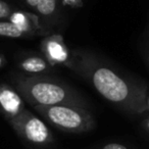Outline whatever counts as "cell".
<instances>
[{"instance_id":"16","label":"cell","mask_w":149,"mask_h":149,"mask_svg":"<svg viewBox=\"0 0 149 149\" xmlns=\"http://www.w3.org/2000/svg\"><path fill=\"white\" fill-rule=\"evenodd\" d=\"M146 111L149 112V88H148V91H147V95H146Z\"/></svg>"},{"instance_id":"8","label":"cell","mask_w":149,"mask_h":149,"mask_svg":"<svg viewBox=\"0 0 149 149\" xmlns=\"http://www.w3.org/2000/svg\"><path fill=\"white\" fill-rule=\"evenodd\" d=\"M17 68L28 74H43L52 70L53 66L43 55H28L17 62Z\"/></svg>"},{"instance_id":"13","label":"cell","mask_w":149,"mask_h":149,"mask_svg":"<svg viewBox=\"0 0 149 149\" xmlns=\"http://www.w3.org/2000/svg\"><path fill=\"white\" fill-rule=\"evenodd\" d=\"M141 126H142V128L144 129L145 132L149 134V116H146V118L142 120V123H141Z\"/></svg>"},{"instance_id":"9","label":"cell","mask_w":149,"mask_h":149,"mask_svg":"<svg viewBox=\"0 0 149 149\" xmlns=\"http://www.w3.org/2000/svg\"><path fill=\"white\" fill-rule=\"evenodd\" d=\"M0 37L6 38H29V35L22 31L10 21H0Z\"/></svg>"},{"instance_id":"10","label":"cell","mask_w":149,"mask_h":149,"mask_svg":"<svg viewBox=\"0 0 149 149\" xmlns=\"http://www.w3.org/2000/svg\"><path fill=\"white\" fill-rule=\"evenodd\" d=\"M35 9L41 17L50 19L57 10V0H40Z\"/></svg>"},{"instance_id":"11","label":"cell","mask_w":149,"mask_h":149,"mask_svg":"<svg viewBox=\"0 0 149 149\" xmlns=\"http://www.w3.org/2000/svg\"><path fill=\"white\" fill-rule=\"evenodd\" d=\"M13 11L15 10L10 4L5 2L4 0H0V19H8Z\"/></svg>"},{"instance_id":"17","label":"cell","mask_w":149,"mask_h":149,"mask_svg":"<svg viewBox=\"0 0 149 149\" xmlns=\"http://www.w3.org/2000/svg\"><path fill=\"white\" fill-rule=\"evenodd\" d=\"M147 60H148V64H149V34H148V39H147Z\"/></svg>"},{"instance_id":"1","label":"cell","mask_w":149,"mask_h":149,"mask_svg":"<svg viewBox=\"0 0 149 149\" xmlns=\"http://www.w3.org/2000/svg\"><path fill=\"white\" fill-rule=\"evenodd\" d=\"M68 68L85 79L102 98L123 111L129 114L146 111V84L120 74L95 54L72 51Z\"/></svg>"},{"instance_id":"6","label":"cell","mask_w":149,"mask_h":149,"mask_svg":"<svg viewBox=\"0 0 149 149\" xmlns=\"http://www.w3.org/2000/svg\"><path fill=\"white\" fill-rule=\"evenodd\" d=\"M24 109L25 100L21 94L8 84H0V112H2L7 120H10Z\"/></svg>"},{"instance_id":"3","label":"cell","mask_w":149,"mask_h":149,"mask_svg":"<svg viewBox=\"0 0 149 149\" xmlns=\"http://www.w3.org/2000/svg\"><path fill=\"white\" fill-rule=\"evenodd\" d=\"M35 111L55 128L68 133H85L95 128V120L85 107L76 105H35Z\"/></svg>"},{"instance_id":"15","label":"cell","mask_w":149,"mask_h":149,"mask_svg":"<svg viewBox=\"0 0 149 149\" xmlns=\"http://www.w3.org/2000/svg\"><path fill=\"white\" fill-rule=\"evenodd\" d=\"M6 63V58L2 53H0V68H2Z\"/></svg>"},{"instance_id":"2","label":"cell","mask_w":149,"mask_h":149,"mask_svg":"<svg viewBox=\"0 0 149 149\" xmlns=\"http://www.w3.org/2000/svg\"><path fill=\"white\" fill-rule=\"evenodd\" d=\"M15 90L25 101L35 105H76L85 107L86 101L74 89L45 74H19L13 77Z\"/></svg>"},{"instance_id":"12","label":"cell","mask_w":149,"mask_h":149,"mask_svg":"<svg viewBox=\"0 0 149 149\" xmlns=\"http://www.w3.org/2000/svg\"><path fill=\"white\" fill-rule=\"evenodd\" d=\"M101 149H129L126 145L122 144V143H118V142H111V143H107L105 144Z\"/></svg>"},{"instance_id":"5","label":"cell","mask_w":149,"mask_h":149,"mask_svg":"<svg viewBox=\"0 0 149 149\" xmlns=\"http://www.w3.org/2000/svg\"><path fill=\"white\" fill-rule=\"evenodd\" d=\"M40 49L42 55L52 66L63 65L68 68L70 66L72 51L68 49L61 35H47L40 43Z\"/></svg>"},{"instance_id":"4","label":"cell","mask_w":149,"mask_h":149,"mask_svg":"<svg viewBox=\"0 0 149 149\" xmlns=\"http://www.w3.org/2000/svg\"><path fill=\"white\" fill-rule=\"evenodd\" d=\"M9 125L19 137L37 146H46L52 143L53 136L46 124L25 109L17 116L8 120Z\"/></svg>"},{"instance_id":"14","label":"cell","mask_w":149,"mask_h":149,"mask_svg":"<svg viewBox=\"0 0 149 149\" xmlns=\"http://www.w3.org/2000/svg\"><path fill=\"white\" fill-rule=\"evenodd\" d=\"M25 1L30 7H32V8L35 9V7L38 5V3H39L40 0H25Z\"/></svg>"},{"instance_id":"7","label":"cell","mask_w":149,"mask_h":149,"mask_svg":"<svg viewBox=\"0 0 149 149\" xmlns=\"http://www.w3.org/2000/svg\"><path fill=\"white\" fill-rule=\"evenodd\" d=\"M8 21L17 25L22 31L32 36H47L48 32L43 29L37 15L25 11H13Z\"/></svg>"}]
</instances>
